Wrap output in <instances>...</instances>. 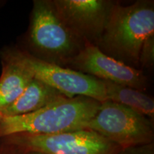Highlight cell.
Here are the masks:
<instances>
[{
	"label": "cell",
	"mask_w": 154,
	"mask_h": 154,
	"mask_svg": "<svg viewBox=\"0 0 154 154\" xmlns=\"http://www.w3.org/2000/svg\"><path fill=\"white\" fill-rule=\"evenodd\" d=\"M153 34V1L140 0L128 6L116 2L96 46L109 57L136 68L143 42Z\"/></svg>",
	"instance_id": "cell-1"
},
{
	"label": "cell",
	"mask_w": 154,
	"mask_h": 154,
	"mask_svg": "<svg viewBox=\"0 0 154 154\" xmlns=\"http://www.w3.org/2000/svg\"><path fill=\"white\" fill-rule=\"evenodd\" d=\"M101 102L86 96L67 98L35 112L4 116L0 139L17 134L52 135L85 129Z\"/></svg>",
	"instance_id": "cell-2"
},
{
	"label": "cell",
	"mask_w": 154,
	"mask_h": 154,
	"mask_svg": "<svg viewBox=\"0 0 154 154\" xmlns=\"http://www.w3.org/2000/svg\"><path fill=\"white\" fill-rule=\"evenodd\" d=\"M29 39L47 61L58 65L69 63L85 44L66 24L53 1L49 0L34 2Z\"/></svg>",
	"instance_id": "cell-3"
},
{
	"label": "cell",
	"mask_w": 154,
	"mask_h": 154,
	"mask_svg": "<svg viewBox=\"0 0 154 154\" xmlns=\"http://www.w3.org/2000/svg\"><path fill=\"white\" fill-rule=\"evenodd\" d=\"M86 128L94 131L121 149L153 143L151 119L111 101L101 102Z\"/></svg>",
	"instance_id": "cell-4"
},
{
	"label": "cell",
	"mask_w": 154,
	"mask_h": 154,
	"mask_svg": "<svg viewBox=\"0 0 154 154\" xmlns=\"http://www.w3.org/2000/svg\"><path fill=\"white\" fill-rule=\"evenodd\" d=\"M0 140L22 151L47 154H117L121 149L88 128L52 135L17 134Z\"/></svg>",
	"instance_id": "cell-5"
},
{
	"label": "cell",
	"mask_w": 154,
	"mask_h": 154,
	"mask_svg": "<svg viewBox=\"0 0 154 154\" xmlns=\"http://www.w3.org/2000/svg\"><path fill=\"white\" fill-rule=\"evenodd\" d=\"M8 54L29 71L34 78L54 88L68 98L86 96L99 102L106 101L103 81L72 69L44 61L28 53Z\"/></svg>",
	"instance_id": "cell-6"
},
{
	"label": "cell",
	"mask_w": 154,
	"mask_h": 154,
	"mask_svg": "<svg viewBox=\"0 0 154 154\" xmlns=\"http://www.w3.org/2000/svg\"><path fill=\"white\" fill-rule=\"evenodd\" d=\"M69 64L77 72L141 91L148 86L147 78L141 71L109 57L92 44H84Z\"/></svg>",
	"instance_id": "cell-7"
},
{
	"label": "cell",
	"mask_w": 154,
	"mask_h": 154,
	"mask_svg": "<svg viewBox=\"0 0 154 154\" xmlns=\"http://www.w3.org/2000/svg\"><path fill=\"white\" fill-rule=\"evenodd\" d=\"M54 5L72 32L84 44L96 45L116 2L107 0H54Z\"/></svg>",
	"instance_id": "cell-8"
},
{
	"label": "cell",
	"mask_w": 154,
	"mask_h": 154,
	"mask_svg": "<svg viewBox=\"0 0 154 154\" xmlns=\"http://www.w3.org/2000/svg\"><path fill=\"white\" fill-rule=\"evenodd\" d=\"M67 98L54 88L33 78L20 96L1 112L3 116L27 114Z\"/></svg>",
	"instance_id": "cell-9"
},
{
	"label": "cell",
	"mask_w": 154,
	"mask_h": 154,
	"mask_svg": "<svg viewBox=\"0 0 154 154\" xmlns=\"http://www.w3.org/2000/svg\"><path fill=\"white\" fill-rule=\"evenodd\" d=\"M33 78L27 69L6 54L0 76V111L20 96Z\"/></svg>",
	"instance_id": "cell-10"
},
{
	"label": "cell",
	"mask_w": 154,
	"mask_h": 154,
	"mask_svg": "<svg viewBox=\"0 0 154 154\" xmlns=\"http://www.w3.org/2000/svg\"><path fill=\"white\" fill-rule=\"evenodd\" d=\"M106 101H111L130 108L150 119H153L154 101L141 91L129 86L103 81Z\"/></svg>",
	"instance_id": "cell-11"
},
{
	"label": "cell",
	"mask_w": 154,
	"mask_h": 154,
	"mask_svg": "<svg viewBox=\"0 0 154 154\" xmlns=\"http://www.w3.org/2000/svg\"><path fill=\"white\" fill-rule=\"evenodd\" d=\"M139 65L142 67H151L154 63V34L150 35L143 42L140 50Z\"/></svg>",
	"instance_id": "cell-12"
},
{
	"label": "cell",
	"mask_w": 154,
	"mask_h": 154,
	"mask_svg": "<svg viewBox=\"0 0 154 154\" xmlns=\"http://www.w3.org/2000/svg\"><path fill=\"white\" fill-rule=\"evenodd\" d=\"M117 154H154V143L143 144L121 149Z\"/></svg>",
	"instance_id": "cell-13"
},
{
	"label": "cell",
	"mask_w": 154,
	"mask_h": 154,
	"mask_svg": "<svg viewBox=\"0 0 154 154\" xmlns=\"http://www.w3.org/2000/svg\"><path fill=\"white\" fill-rule=\"evenodd\" d=\"M0 154H22V153L16 146L0 140Z\"/></svg>",
	"instance_id": "cell-14"
},
{
	"label": "cell",
	"mask_w": 154,
	"mask_h": 154,
	"mask_svg": "<svg viewBox=\"0 0 154 154\" xmlns=\"http://www.w3.org/2000/svg\"><path fill=\"white\" fill-rule=\"evenodd\" d=\"M20 150V149H19ZM22 154H47L45 153H42V152H39V151H22Z\"/></svg>",
	"instance_id": "cell-15"
},
{
	"label": "cell",
	"mask_w": 154,
	"mask_h": 154,
	"mask_svg": "<svg viewBox=\"0 0 154 154\" xmlns=\"http://www.w3.org/2000/svg\"><path fill=\"white\" fill-rule=\"evenodd\" d=\"M3 115H2V112L1 111H0V121L2 120V118H3Z\"/></svg>",
	"instance_id": "cell-16"
}]
</instances>
